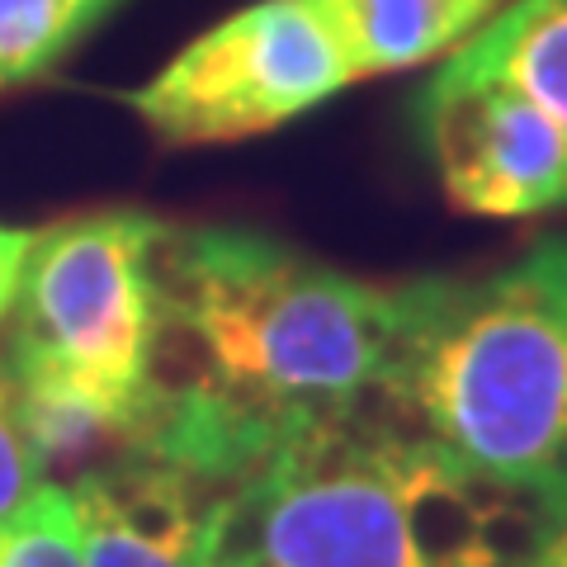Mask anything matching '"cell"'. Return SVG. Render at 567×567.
Returning <instances> with one entry per match:
<instances>
[{"instance_id":"obj_1","label":"cell","mask_w":567,"mask_h":567,"mask_svg":"<svg viewBox=\"0 0 567 567\" xmlns=\"http://www.w3.org/2000/svg\"><path fill=\"white\" fill-rule=\"evenodd\" d=\"M393 331L398 289L251 227H166L137 454L241 487L303 425L374 402Z\"/></svg>"},{"instance_id":"obj_2","label":"cell","mask_w":567,"mask_h":567,"mask_svg":"<svg viewBox=\"0 0 567 567\" xmlns=\"http://www.w3.org/2000/svg\"><path fill=\"white\" fill-rule=\"evenodd\" d=\"M554 529L525 492L364 402L246 477L227 544L270 567H529Z\"/></svg>"},{"instance_id":"obj_3","label":"cell","mask_w":567,"mask_h":567,"mask_svg":"<svg viewBox=\"0 0 567 567\" xmlns=\"http://www.w3.org/2000/svg\"><path fill=\"white\" fill-rule=\"evenodd\" d=\"M374 402L567 525V233L487 275L398 284Z\"/></svg>"},{"instance_id":"obj_4","label":"cell","mask_w":567,"mask_h":567,"mask_svg":"<svg viewBox=\"0 0 567 567\" xmlns=\"http://www.w3.org/2000/svg\"><path fill=\"white\" fill-rule=\"evenodd\" d=\"M166 223L137 208H100L29 233L10 303L6 364L20 388L91 398L147 421L156 350V256Z\"/></svg>"},{"instance_id":"obj_5","label":"cell","mask_w":567,"mask_h":567,"mask_svg":"<svg viewBox=\"0 0 567 567\" xmlns=\"http://www.w3.org/2000/svg\"><path fill=\"white\" fill-rule=\"evenodd\" d=\"M354 66L312 0H251L128 91V110L166 147H218L312 114Z\"/></svg>"},{"instance_id":"obj_6","label":"cell","mask_w":567,"mask_h":567,"mask_svg":"<svg viewBox=\"0 0 567 567\" xmlns=\"http://www.w3.org/2000/svg\"><path fill=\"white\" fill-rule=\"evenodd\" d=\"M416 123L454 208L535 218L567 204V133L558 118L468 52H450L416 95Z\"/></svg>"},{"instance_id":"obj_7","label":"cell","mask_w":567,"mask_h":567,"mask_svg":"<svg viewBox=\"0 0 567 567\" xmlns=\"http://www.w3.org/2000/svg\"><path fill=\"white\" fill-rule=\"evenodd\" d=\"M66 492L85 567H208L237 516V487L152 454H123Z\"/></svg>"},{"instance_id":"obj_8","label":"cell","mask_w":567,"mask_h":567,"mask_svg":"<svg viewBox=\"0 0 567 567\" xmlns=\"http://www.w3.org/2000/svg\"><path fill=\"white\" fill-rule=\"evenodd\" d=\"M341 39L354 76H388L458 52L511 0H312Z\"/></svg>"},{"instance_id":"obj_9","label":"cell","mask_w":567,"mask_h":567,"mask_svg":"<svg viewBox=\"0 0 567 567\" xmlns=\"http://www.w3.org/2000/svg\"><path fill=\"white\" fill-rule=\"evenodd\" d=\"M458 52L520 85L567 133V0H511Z\"/></svg>"},{"instance_id":"obj_10","label":"cell","mask_w":567,"mask_h":567,"mask_svg":"<svg viewBox=\"0 0 567 567\" xmlns=\"http://www.w3.org/2000/svg\"><path fill=\"white\" fill-rule=\"evenodd\" d=\"M114 0H0V91L39 76Z\"/></svg>"},{"instance_id":"obj_11","label":"cell","mask_w":567,"mask_h":567,"mask_svg":"<svg viewBox=\"0 0 567 567\" xmlns=\"http://www.w3.org/2000/svg\"><path fill=\"white\" fill-rule=\"evenodd\" d=\"M0 567H85L76 506L62 483H48L24 511L0 520Z\"/></svg>"},{"instance_id":"obj_12","label":"cell","mask_w":567,"mask_h":567,"mask_svg":"<svg viewBox=\"0 0 567 567\" xmlns=\"http://www.w3.org/2000/svg\"><path fill=\"white\" fill-rule=\"evenodd\" d=\"M48 487V473L33 454V440L20 416V393H14V374L0 354V520L24 511L33 496Z\"/></svg>"},{"instance_id":"obj_13","label":"cell","mask_w":567,"mask_h":567,"mask_svg":"<svg viewBox=\"0 0 567 567\" xmlns=\"http://www.w3.org/2000/svg\"><path fill=\"white\" fill-rule=\"evenodd\" d=\"M24 251H29V237L10 251H0V327L10 317V303H14V284H20V265H24Z\"/></svg>"},{"instance_id":"obj_14","label":"cell","mask_w":567,"mask_h":567,"mask_svg":"<svg viewBox=\"0 0 567 567\" xmlns=\"http://www.w3.org/2000/svg\"><path fill=\"white\" fill-rule=\"evenodd\" d=\"M529 567H567V525H558L554 535H548V544L539 548V558Z\"/></svg>"},{"instance_id":"obj_15","label":"cell","mask_w":567,"mask_h":567,"mask_svg":"<svg viewBox=\"0 0 567 567\" xmlns=\"http://www.w3.org/2000/svg\"><path fill=\"white\" fill-rule=\"evenodd\" d=\"M208 567H270V563H260V558L251 554V548H241V544H227L223 554L213 558Z\"/></svg>"},{"instance_id":"obj_16","label":"cell","mask_w":567,"mask_h":567,"mask_svg":"<svg viewBox=\"0 0 567 567\" xmlns=\"http://www.w3.org/2000/svg\"><path fill=\"white\" fill-rule=\"evenodd\" d=\"M29 233H20V227H6V223H0V251H10V246H20Z\"/></svg>"}]
</instances>
